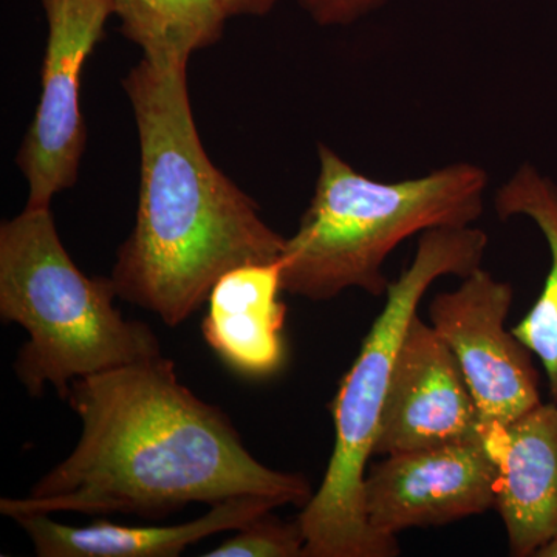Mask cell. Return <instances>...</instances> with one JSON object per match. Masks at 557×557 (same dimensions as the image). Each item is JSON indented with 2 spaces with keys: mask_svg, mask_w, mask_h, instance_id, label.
Wrapping results in <instances>:
<instances>
[{
  "mask_svg": "<svg viewBox=\"0 0 557 557\" xmlns=\"http://www.w3.org/2000/svg\"><path fill=\"white\" fill-rule=\"evenodd\" d=\"M67 401L83 424L78 445L27 497L0 500L7 518L81 512L156 520L233 497L273 498L281 507H306L313 497L302 474L252 457L228 416L182 384L163 355L75 380Z\"/></svg>",
  "mask_w": 557,
  "mask_h": 557,
  "instance_id": "cell-1",
  "label": "cell"
},
{
  "mask_svg": "<svg viewBox=\"0 0 557 557\" xmlns=\"http://www.w3.org/2000/svg\"><path fill=\"white\" fill-rule=\"evenodd\" d=\"M123 89L137 123L138 209L110 277L121 299L177 327L226 271L281 259L287 239L209 159L190 106L188 64L143 58Z\"/></svg>",
  "mask_w": 557,
  "mask_h": 557,
  "instance_id": "cell-2",
  "label": "cell"
},
{
  "mask_svg": "<svg viewBox=\"0 0 557 557\" xmlns=\"http://www.w3.org/2000/svg\"><path fill=\"white\" fill-rule=\"evenodd\" d=\"M313 197L282 255L284 292L322 302L348 288L386 295L384 263L401 242L435 228L472 226L483 214L487 174L453 163L401 182H376L318 145Z\"/></svg>",
  "mask_w": 557,
  "mask_h": 557,
  "instance_id": "cell-3",
  "label": "cell"
},
{
  "mask_svg": "<svg viewBox=\"0 0 557 557\" xmlns=\"http://www.w3.org/2000/svg\"><path fill=\"white\" fill-rule=\"evenodd\" d=\"M485 231L435 228L421 234L408 269L391 282L386 304L332 403L335 446L321 486L300 512L304 557H394L397 541L376 534L364 511V479L398 348L429 287L443 276L465 278L482 267Z\"/></svg>",
  "mask_w": 557,
  "mask_h": 557,
  "instance_id": "cell-4",
  "label": "cell"
},
{
  "mask_svg": "<svg viewBox=\"0 0 557 557\" xmlns=\"http://www.w3.org/2000/svg\"><path fill=\"white\" fill-rule=\"evenodd\" d=\"M112 277H90L70 258L50 207H25L0 226V318L28 333L14 361L32 397L51 386L67 399L75 380L161 355L145 322L115 307Z\"/></svg>",
  "mask_w": 557,
  "mask_h": 557,
  "instance_id": "cell-5",
  "label": "cell"
},
{
  "mask_svg": "<svg viewBox=\"0 0 557 557\" xmlns=\"http://www.w3.org/2000/svg\"><path fill=\"white\" fill-rule=\"evenodd\" d=\"M49 36L38 108L17 152L27 207L47 208L78 180L87 131L81 109L84 67L113 16L112 0H40Z\"/></svg>",
  "mask_w": 557,
  "mask_h": 557,
  "instance_id": "cell-6",
  "label": "cell"
},
{
  "mask_svg": "<svg viewBox=\"0 0 557 557\" xmlns=\"http://www.w3.org/2000/svg\"><path fill=\"white\" fill-rule=\"evenodd\" d=\"M515 289L480 267L431 300L429 319L456 357L485 437L541 405L534 355L507 329Z\"/></svg>",
  "mask_w": 557,
  "mask_h": 557,
  "instance_id": "cell-7",
  "label": "cell"
},
{
  "mask_svg": "<svg viewBox=\"0 0 557 557\" xmlns=\"http://www.w3.org/2000/svg\"><path fill=\"white\" fill-rule=\"evenodd\" d=\"M497 478L485 442L386 456L366 472V518L376 534L392 541L410 528L448 525L494 508Z\"/></svg>",
  "mask_w": 557,
  "mask_h": 557,
  "instance_id": "cell-8",
  "label": "cell"
},
{
  "mask_svg": "<svg viewBox=\"0 0 557 557\" xmlns=\"http://www.w3.org/2000/svg\"><path fill=\"white\" fill-rule=\"evenodd\" d=\"M467 442H485L478 406L448 344L417 313L398 348L373 456Z\"/></svg>",
  "mask_w": 557,
  "mask_h": 557,
  "instance_id": "cell-9",
  "label": "cell"
},
{
  "mask_svg": "<svg viewBox=\"0 0 557 557\" xmlns=\"http://www.w3.org/2000/svg\"><path fill=\"white\" fill-rule=\"evenodd\" d=\"M485 443L498 468L494 508L509 553L534 557L557 534V401H542Z\"/></svg>",
  "mask_w": 557,
  "mask_h": 557,
  "instance_id": "cell-10",
  "label": "cell"
},
{
  "mask_svg": "<svg viewBox=\"0 0 557 557\" xmlns=\"http://www.w3.org/2000/svg\"><path fill=\"white\" fill-rule=\"evenodd\" d=\"M282 292L281 259L226 271L209 292L203 338L245 379H270L284 368L287 307Z\"/></svg>",
  "mask_w": 557,
  "mask_h": 557,
  "instance_id": "cell-11",
  "label": "cell"
},
{
  "mask_svg": "<svg viewBox=\"0 0 557 557\" xmlns=\"http://www.w3.org/2000/svg\"><path fill=\"white\" fill-rule=\"evenodd\" d=\"M281 507L273 498L240 496L211 505L207 515L168 527H126L98 520L86 527L57 522L50 515L16 520L40 557H175L223 531L240 530Z\"/></svg>",
  "mask_w": 557,
  "mask_h": 557,
  "instance_id": "cell-12",
  "label": "cell"
},
{
  "mask_svg": "<svg viewBox=\"0 0 557 557\" xmlns=\"http://www.w3.org/2000/svg\"><path fill=\"white\" fill-rule=\"evenodd\" d=\"M494 207L498 219H530L549 251V270L541 295L511 332L541 361L548 392L557 401V183L533 164L519 168L498 188Z\"/></svg>",
  "mask_w": 557,
  "mask_h": 557,
  "instance_id": "cell-13",
  "label": "cell"
},
{
  "mask_svg": "<svg viewBox=\"0 0 557 557\" xmlns=\"http://www.w3.org/2000/svg\"><path fill=\"white\" fill-rule=\"evenodd\" d=\"M124 38L160 64L185 62L222 39L225 11L219 0H112Z\"/></svg>",
  "mask_w": 557,
  "mask_h": 557,
  "instance_id": "cell-14",
  "label": "cell"
},
{
  "mask_svg": "<svg viewBox=\"0 0 557 557\" xmlns=\"http://www.w3.org/2000/svg\"><path fill=\"white\" fill-rule=\"evenodd\" d=\"M304 549L306 536L299 520L288 523L269 512L237 530L207 557H299Z\"/></svg>",
  "mask_w": 557,
  "mask_h": 557,
  "instance_id": "cell-15",
  "label": "cell"
},
{
  "mask_svg": "<svg viewBox=\"0 0 557 557\" xmlns=\"http://www.w3.org/2000/svg\"><path fill=\"white\" fill-rule=\"evenodd\" d=\"M321 27H346L381 9L387 0H298Z\"/></svg>",
  "mask_w": 557,
  "mask_h": 557,
  "instance_id": "cell-16",
  "label": "cell"
},
{
  "mask_svg": "<svg viewBox=\"0 0 557 557\" xmlns=\"http://www.w3.org/2000/svg\"><path fill=\"white\" fill-rule=\"evenodd\" d=\"M219 3L231 20V17L269 16L278 0H219Z\"/></svg>",
  "mask_w": 557,
  "mask_h": 557,
  "instance_id": "cell-17",
  "label": "cell"
},
{
  "mask_svg": "<svg viewBox=\"0 0 557 557\" xmlns=\"http://www.w3.org/2000/svg\"><path fill=\"white\" fill-rule=\"evenodd\" d=\"M534 557H557V534L545 542Z\"/></svg>",
  "mask_w": 557,
  "mask_h": 557,
  "instance_id": "cell-18",
  "label": "cell"
}]
</instances>
